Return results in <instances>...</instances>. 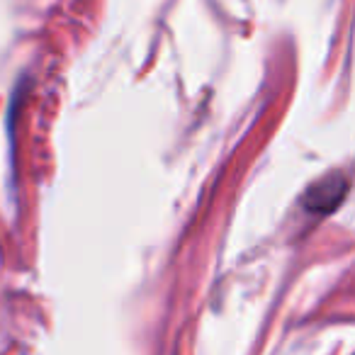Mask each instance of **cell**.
<instances>
[{"label":"cell","mask_w":355,"mask_h":355,"mask_svg":"<svg viewBox=\"0 0 355 355\" xmlns=\"http://www.w3.org/2000/svg\"><path fill=\"white\" fill-rule=\"evenodd\" d=\"M340 195H343V183H319L314 185V188L309 190V195H306V205H309L314 212H329V209H334L336 205L340 202Z\"/></svg>","instance_id":"obj_1"}]
</instances>
